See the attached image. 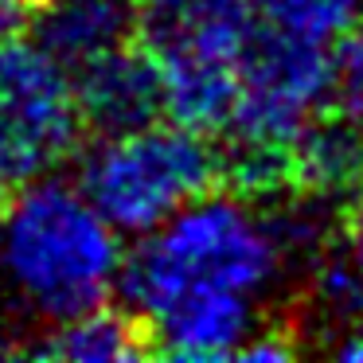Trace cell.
Segmentation results:
<instances>
[{
	"instance_id": "cell-1",
	"label": "cell",
	"mask_w": 363,
	"mask_h": 363,
	"mask_svg": "<svg viewBox=\"0 0 363 363\" xmlns=\"http://www.w3.org/2000/svg\"><path fill=\"white\" fill-rule=\"evenodd\" d=\"M121 235L79 184L35 176L0 203V285L40 320H71L118 289Z\"/></svg>"
},
{
	"instance_id": "cell-2",
	"label": "cell",
	"mask_w": 363,
	"mask_h": 363,
	"mask_svg": "<svg viewBox=\"0 0 363 363\" xmlns=\"http://www.w3.org/2000/svg\"><path fill=\"white\" fill-rule=\"evenodd\" d=\"M281 246L266 211L238 191H203L168 215L121 258L118 289L137 320L157 316L188 293L262 297L285 277Z\"/></svg>"
},
{
	"instance_id": "cell-3",
	"label": "cell",
	"mask_w": 363,
	"mask_h": 363,
	"mask_svg": "<svg viewBox=\"0 0 363 363\" xmlns=\"http://www.w3.org/2000/svg\"><path fill=\"white\" fill-rule=\"evenodd\" d=\"M332 102V51L308 40L250 28L238 63L219 176L238 196H274L293 184V145Z\"/></svg>"
},
{
	"instance_id": "cell-4",
	"label": "cell",
	"mask_w": 363,
	"mask_h": 363,
	"mask_svg": "<svg viewBox=\"0 0 363 363\" xmlns=\"http://www.w3.org/2000/svg\"><path fill=\"white\" fill-rule=\"evenodd\" d=\"M219 157L203 133L184 125H141L106 133L79 160V188L118 235H149L184 203L215 188Z\"/></svg>"
},
{
	"instance_id": "cell-5",
	"label": "cell",
	"mask_w": 363,
	"mask_h": 363,
	"mask_svg": "<svg viewBox=\"0 0 363 363\" xmlns=\"http://www.w3.org/2000/svg\"><path fill=\"white\" fill-rule=\"evenodd\" d=\"M82 118L71 71L40 43L0 48V184L20 188L74 152Z\"/></svg>"
},
{
	"instance_id": "cell-6",
	"label": "cell",
	"mask_w": 363,
	"mask_h": 363,
	"mask_svg": "<svg viewBox=\"0 0 363 363\" xmlns=\"http://www.w3.org/2000/svg\"><path fill=\"white\" fill-rule=\"evenodd\" d=\"M246 35H250V20H223L149 43L160 67L164 113L176 125L203 137L227 125L238 94V63H242Z\"/></svg>"
},
{
	"instance_id": "cell-7",
	"label": "cell",
	"mask_w": 363,
	"mask_h": 363,
	"mask_svg": "<svg viewBox=\"0 0 363 363\" xmlns=\"http://www.w3.org/2000/svg\"><path fill=\"white\" fill-rule=\"evenodd\" d=\"M74 106L82 125L98 133H129V129L152 125L164 118V94H160V67L149 43H118L98 59L71 71Z\"/></svg>"
},
{
	"instance_id": "cell-8",
	"label": "cell",
	"mask_w": 363,
	"mask_h": 363,
	"mask_svg": "<svg viewBox=\"0 0 363 363\" xmlns=\"http://www.w3.org/2000/svg\"><path fill=\"white\" fill-rule=\"evenodd\" d=\"M145 336L157 355L188 363L235 359L258 332V297L246 293H188L145 320Z\"/></svg>"
},
{
	"instance_id": "cell-9",
	"label": "cell",
	"mask_w": 363,
	"mask_h": 363,
	"mask_svg": "<svg viewBox=\"0 0 363 363\" xmlns=\"http://www.w3.org/2000/svg\"><path fill=\"white\" fill-rule=\"evenodd\" d=\"M137 28L133 0H40L32 20L35 43L67 71L118 48Z\"/></svg>"
},
{
	"instance_id": "cell-10",
	"label": "cell",
	"mask_w": 363,
	"mask_h": 363,
	"mask_svg": "<svg viewBox=\"0 0 363 363\" xmlns=\"http://www.w3.org/2000/svg\"><path fill=\"white\" fill-rule=\"evenodd\" d=\"M24 355L67 359V363H129V359L152 355V347L129 308L118 313L110 305H98L71 316V320L51 324L48 336L40 344L24 347Z\"/></svg>"
},
{
	"instance_id": "cell-11",
	"label": "cell",
	"mask_w": 363,
	"mask_h": 363,
	"mask_svg": "<svg viewBox=\"0 0 363 363\" xmlns=\"http://www.w3.org/2000/svg\"><path fill=\"white\" fill-rule=\"evenodd\" d=\"M308 297L336 328L363 313V203L332 223V235L308 262Z\"/></svg>"
},
{
	"instance_id": "cell-12",
	"label": "cell",
	"mask_w": 363,
	"mask_h": 363,
	"mask_svg": "<svg viewBox=\"0 0 363 363\" xmlns=\"http://www.w3.org/2000/svg\"><path fill=\"white\" fill-rule=\"evenodd\" d=\"M293 180L324 199L347 196L363 184V129L316 121L293 145Z\"/></svg>"
},
{
	"instance_id": "cell-13",
	"label": "cell",
	"mask_w": 363,
	"mask_h": 363,
	"mask_svg": "<svg viewBox=\"0 0 363 363\" xmlns=\"http://www.w3.org/2000/svg\"><path fill=\"white\" fill-rule=\"evenodd\" d=\"M250 12L269 32L332 48L363 16V0H250Z\"/></svg>"
},
{
	"instance_id": "cell-14",
	"label": "cell",
	"mask_w": 363,
	"mask_h": 363,
	"mask_svg": "<svg viewBox=\"0 0 363 363\" xmlns=\"http://www.w3.org/2000/svg\"><path fill=\"white\" fill-rule=\"evenodd\" d=\"M133 4H137V24L145 28L149 43L199 24L250 20V0H133Z\"/></svg>"
},
{
	"instance_id": "cell-15",
	"label": "cell",
	"mask_w": 363,
	"mask_h": 363,
	"mask_svg": "<svg viewBox=\"0 0 363 363\" xmlns=\"http://www.w3.org/2000/svg\"><path fill=\"white\" fill-rule=\"evenodd\" d=\"M332 106L344 113V121L363 129V16L332 55Z\"/></svg>"
},
{
	"instance_id": "cell-16",
	"label": "cell",
	"mask_w": 363,
	"mask_h": 363,
	"mask_svg": "<svg viewBox=\"0 0 363 363\" xmlns=\"http://www.w3.org/2000/svg\"><path fill=\"white\" fill-rule=\"evenodd\" d=\"M297 355V344L289 340V332H254L242 347H238L235 359L242 363H289Z\"/></svg>"
},
{
	"instance_id": "cell-17",
	"label": "cell",
	"mask_w": 363,
	"mask_h": 363,
	"mask_svg": "<svg viewBox=\"0 0 363 363\" xmlns=\"http://www.w3.org/2000/svg\"><path fill=\"white\" fill-rule=\"evenodd\" d=\"M40 0H0V48L16 40H28Z\"/></svg>"
},
{
	"instance_id": "cell-18",
	"label": "cell",
	"mask_w": 363,
	"mask_h": 363,
	"mask_svg": "<svg viewBox=\"0 0 363 363\" xmlns=\"http://www.w3.org/2000/svg\"><path fill=\"white\" fill-rule=\"evenodd\" d=\"M332 352H336V359H344V363H363V313L340 328V340H336Z\"/></svg>"
},
{
	"instance_id": "cell-19",
	"label": "cell",
	"mask_w": 363,
	"mask_h": 363,
	"mask_svg": "<svg viewBox=\"0 0 363 363\" xmlns=\"http://www.w3.org/2000/svg\"><path fill=\"white\" fill-rule=\"evenodd\" d=\"M9 352V332H4V324H0V355Z\"/></svg>"
},
{
	"instance_id": "cell-20",
	"label": "cell",
	"mask_w": 363,
	"mask_h": 363,
	"mask_svg": "<svg viewBox=\"0 0 363 363\" xmlns=\"http://www.w3.org/2000/svg\"><path fill=\"white\" fill-rule=\"evenodd\" d=\"M4 196H9V188H4V184H0V203H4Z\"/></svg>"
}]
</instances>
